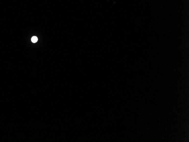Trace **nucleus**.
<instances>
[{"instance_id":"1","label":"nucleus","mask_w":189,"mask_h":142,"mask_svg":"<svg viewBox=\"0 0 189 142\" xmlns=\"http://www.w3.org/2000/svg\"><path fill=\"white\" fill-rule=\"evenodd\" d=\"M37 37H36V36H33V37H32V38H31V41H32V43H36V42H37Z\"/></svg>"}]
</instances>
